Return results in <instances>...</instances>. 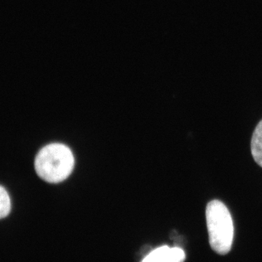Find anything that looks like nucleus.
Wrapping results in <instances>:
<instances>
[{
	"instance_id": "f257e3e1",
	"label": "nucleus",
	"mask_w": 262,
	"mask_h": 262,
	"mask_svg": "<svg viewBox=\"0 0 262 262\" xmlns=\"http://www.w3.org/2000/svg\"><path fill=\"white\" fill-rule=\"evenodd\" d=\"M36 172L46 182L56 184L70 177L75 167V158L64 144H48L38 152L35 158Z\"/></svg>"
},
{
	"instance_id": "f03ea898",
	"label": "nucleus",
	"mask_w": 262,
	"mask_h": 262,
	"mask_svg": "<svg viewBox=\"0 0 262 262\" xmlns=\"http://www.w3.org/2000/svg\"><path fill=\"white\" fill-rule=\"evenodd\" d=\"M206 215L212 249L219 254H227L234 238L233 221L228 208L220 201H212L206 207Z\"/></svg>"
},
{
	"instance_id": "7ed1b4c3",
	"label": "nucleus",
	"mask_w": 262,
	"mask_h": 262,
	"mask_svg": "<svg viewBox=\"0 0 262 262\" xmlns=\"http://www.w3.org/2000/svg\"><path fill=\"white\" fill-rule=\"evenodd\" d=\"M251 153L256 163L262 167V120L258 124L253 134Z\"/></svg>"
},
{
	"instance_id": "20e7f679",
	"label": "nucleus",
	"mask_w": 262,
	"mask_h": 262,
	"mask_svg": "<svg viewBox=\"0 0 262 262\" xmlns=\"http://www.w3.org/2000/svg\"><path fill=\"white\" fill-rule=\"evenodd\" d=\"M168 246H161L146 256L142 262H166L167 253L169 250Z\"/></svg>"
},
{
	"instance_id": "39448f33",
	"label": "nucleus",
	"mask_w": 262,
	"mask_h": 262,
	"mask_svg": "<svg viewBox=\"0 0 262 262\" xmlns=\"http://www.w3.org/2000/svg\"><path fill=\"white\" fill-rule=\"evenodd\" d=\"M11 209V202L9 194L5 188L0 186V219L5 218L9 214Z\"/></svg>"
},
{
	"instance_id": "423d86ee",
	"label": "nucleus",
	"mask_w": 262,
	"mask_h": 262,
	"mask_svg": "<svg viewBox=\"0 0 262 262\" xmlns=\"http://www.w3.org/2000/svg\"><path fill=\"white\" fill-rule=\"evenodd\" d=\"M185 258V253L182 248H170L167 253L166 262H184Z\"/></svg>"
}]
</instances>
